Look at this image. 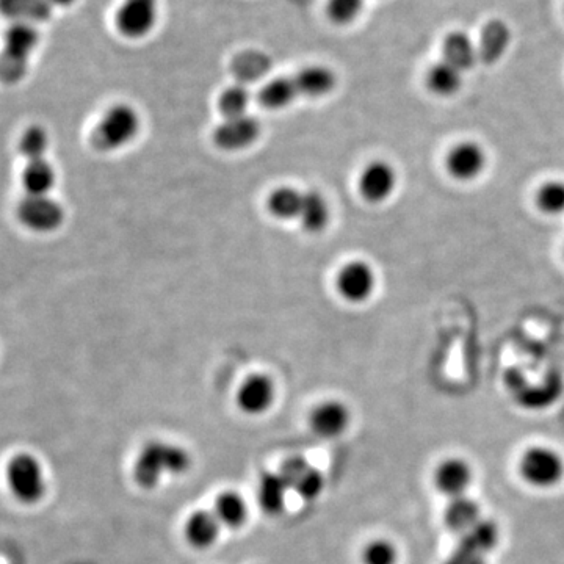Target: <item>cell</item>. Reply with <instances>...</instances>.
<instances>
[{
  "mask_svg": "<svg viewBox=\"0 0 564 564\" xmlns=\"http://www.w3.org/2000/svg\"><path fill=\"white\" fill-rule=\"evenodd\" d=\"M190 466V453L181 445L151 441L138 453L134 463V480L143 489H154L163 478L185 474Z\"/></svg>",
  "mask_w": 564,
  "mask_h": 564,
  "instance_id": "obj_1",
  "label": "cell"
},
{
  "mask_svg": "<svg viewBox=\"0 0 564 564\" xmlns=\"http://www.w3.org/2000/svg\"><path fill=\"white\" fill-rule=\"evenodd\" d=\"M10 491L24 505H37L47 491L46 474L40 460L29 453L16 455L8 464Z\"/></svg>",
  "mask_w": 564,
  "mask_h": 564,
  "instance_id": "obj_2",
  "label": "cell"
},
{
  "mask_svg": "<svg viewBox=\"0 0 564 564\" xmlns=\"http://www.w3.org/2000/svg\"><path fill=\"white\" fill-rule=\"evenodd\" d=\"M519 474L533 488H555L564 478L563 456L544 445L530 447L519 460Z\"/></svg>",
  "mask_w": 564,
  "mask_h": 564,
  "instance_id": "obj_3",
  "label": "cell"
},
{
  "mask_svg": "<svg viewBox=\"0 0 564 564\" xmlns=\"http://www.w3.org/2000/svg\"><path fill=\"white\" fill-rule=\"evenodd\" d=\"M140 131V118L131 105H113L94 131V145L102 151H116L129 145Z\"/></svg>",
  "mask_w": 564,
  "mask_h": 564,
  "instance_id": "obj_4",
  "label": "cell"
},
{
  "mask_svg": "<svg viewBox=\"0 0 564 564\" xmlns=\"http://www.w3.org/2000/svg\"><path fill=\"white\" fill-rule=\"evenodd\" d=\"M18 220L24 228L38 234L57 231L65 221V209L52 196H30L21 199L16 209Z\"/></svg>",
  "mask_w": 564,
  "mask_h": 564,
  "instance_id": "obj_5",
  "label": "cell"
},
{
  "mask_svg": "<svg viewBox=\"0 0 564 564\" xmlns=\"http://www.w3.org/2000/svg\"><path fill=\"white\" fill-rule=\"evenodd\" d=\"M444 167L455 181L474 182L488 168V154L478 141H460L445 154Z\"/></svg>",
  "mask_w": 564,
  "mask_h": 564,
  "instance_id": "obj_6",
  "label": "cell"
},
{
  "mask_svg": "<svg viewBox=\"0 0 564 564\" xmlns=\"http://www.w3.org/2000/svg\"><path fill=\"white\" fill-rule=\"evenodd\" d=\"M159 19V0H123L116 10L115 26L123 37L141 40Z\"/></svg>",
  "mask_w": 564,
  "mask_h": 564,
  "instance_id": "obj_7",
  "label": "cell"
},
{
  "mask_svg": "<svg viewBox=\"0 0 564 564\" xmlns=\"http://www.w3.org/2000/svg\"><path fill=\"white\" fill-rule=\"evenodd\" d=\"M278 472L289 489H293L301 499L308 502L317 499L325 489V478L320 474V470L315 469L303 458H290L282 464Z\"/></svg>",
  "mask_w": 564,
  "mask_h": 564,
  "instance_id": "obj_8",
  "label": "cell"
},
{
  "mask_svg": "<svg viewBox=\"0 0 564 564\" xmlns=\"http://www.w3.org/2000/svg\"><path fill=\"white\" fill-rule=\"evenodd\" d=\"M397 188V171L384 160L370 162L359 178L362 198L372 204H381L394 195Z\"/></svg>",
  "mask_w": 564,
  "mask_h": 564,
  "instance_id": "obj_9",
  "label": "cell"
},
{
  "mask_svg": "<svg viewBox=\"0 0 564 564\" xmlns=\"http://www.w3.org/2000/svg\"><path fill=\"white\" fill-rule=\"evenodd\" d=\"M472 481H474V470L466 460L458 456L445 458L433 472L434 486L450 499L466 496Z\"/></svg>",
  "mask_w": 564,
  "mask_h": 564,
  "instance_id": "obj_10",
  "label": "cell"
},
{
  "mask_svg": "<svg viewBox=\"0 0 564 564\" xmlns=\"http://www.w3.org/2000/svg\"><path fill=\"white\" fill-rule=\"evenodd\" d=\"M376 276L367 262L353 261L340 270L337 290L350 303H364L372 297Z\"/></svg>",
  "mask_w": 564,
  "mask_h": 564,
  "instance_id": "obj_11",
  "label": "cell"
},
{
  "mask_svg": "<svg viewBox=\"0 0 564 564\" xmlns=\"http://www.w3.org/2000/svg\"><path fill=\"white\" fill-rule=\"evenodd\" d=\"M350 409L339 400H328L312 409L309 427L322 439L339 438L350 425Z\"/></svg>",
  "mask_w": 564,
  "mask_h": 564,
  "instance_id": "obj_12",
  "label": "cell"
},
{
  "mask_svg": "<svg viewBox=\"0 0 564 564\" xmlns=\"http://www.w3.org/2000/svg\"><path fill=\"white\" fill-rule=\"evenodd\" d=\"M275 395V383L267 375H253L240 386L237 405L248 416H259L272 408Z\"/></svg>",
  "mask_w": 564,
  "mask_h": 564,
  "instance_id": "obj_13",
  "label": "cell"
},
{
  "mask_svg": "<svg viewBox=\"0 0 564 564\" xmlns=\"http://www.w3.org/2000/svg\"><path fill=\"white\" fill-rule=\"evenodd\" d=\"M261 132V126L253 116L242 115L226 118L215 131V141L221 149L239 151L250 146Z\"/></svg>",
  "mask_w": 564,
  "mask_h": 564,
  "instance_id": "obj_14",
  "label": "cell"
},
{
  "mask_svg": "<svg viewBox=\"0 0 564 564\" xmlns=\"http://www.w3.org/2000/svg\"><path fill=\"white\" fill-rule=\"evenodd\" d=\"M301 98H322L336 87V74L322 65L306 66L292 76Z\"/></svg>",
  "mask_w": 564,
  "mask_h": 564,
  "instance_id": "obj_15",
  "label": "cell"
},
{
  "mask_svg": "<svg viewBox=\"0 0 564 564\" xmlns=\"http://www.w3.org/2000/svg\"><path fill=\"white\" fill-rule=\"evenodd\" d=\"M220 528V521L214 511L198 510L190 514L185 522V539L196 549H209L217 543Z\"/></svg>",
  "mask_w": 564,
  "mask_h": 564,
  "instance_id": "obj_16",
  "label": "cell"
},
{
  "mask_svg": "<svg viewBox=\"0 0 564 564\" xmlns=\"http://www.w3.org/2000/svg\"><path fill=\"white\" fill-rule=\"evenodd\" d=\"M21 181L26 195H51L57 184V171L47 159L32 160V162H27L26 167L22 170Z\"/></svg>",
  "mask_w": 564,
  "mask_h": 564,
  "instance_id": "obj_17",
  "label": "cell"
},
{
  "mask_svg": "<svg viewBox=\"0 0 564 564\" xmlns=\"http://www.w3.org/2000/svg\"><path fill=\"white\" fill-rule=\"evenodd\" d=\"M40 43V33L33 24L15 22L5 33V52L13 62H24Z\"/></svg>",
  "mask_w": 564,
  "mask_h": 564,
  "instance_id": "obj_18",
  "label": "cell"
},
{
  "mask_svg": "<svg viewBox=\"0 0 564 564\" xmlns=\"http://www.w3.org/2000/svg\"><path fill=\"white\" fill-rule=\"evenodd\" d=\"M289 491V486L279 472H267L262 475L259 486H257L259 507L270 516H276L286 507V497Z\"/></svg>",
  "mask_w": 564,
  "mask_h": 564,
  "instance_id": "obj_19",
  "label": "cell"
},
{
  "mask_svg": "<svg viewBox=\"0 0 564 564\" xmlns=\"http://www.w3.org/2000/svg\"><path fill=\"white\" fill-rule=\"evenodd\" d=\"M481 519V508L474 499L470 497H456L450 499L449 505L444 511L445 525L452 530L453 533L463 536L469 532Z\"/></svg>",
  "mask_w": 564,
  "mask_h": 564,
  "instance_id": "obj_20",
  "label": "cell"
},
{
  "mask_svg": "<svg viewBox=\"0 0 564 564\" xmlns=\"http://www.w3.org/2000/svg\"><path fill=\"white\" fill-rule=\"evenodd\" d=\"M442 60L460 69L461 73L477 63V47L463 32H452L445 37L442 44Z\"/></svg>",
  "mask_w": 564,
  "mask_h": 564,
  "instance_id": "obj_21",
  "label": "cell"
},
{
  "mask_svg": "<svg viewBox=\"0 0 564 564\" xmlns=\"http://www.w3.org/2000/svg\"><path fill=\"white\" fill-rule=\"evenodd\" d=\"M463 87V73L460 69L450 63H434L427 73V88L430 93L436 94L439 98H450L455 96Z\"/></svg>",
  "mask_w": 564,
  "mask_h": 564,
  "instance_id": "obj_22",
  "label": "cell"
},
{
  "mask_svg": "<svg viewBox=\"0 0 564 564\" xmlns=\"http://www.w3.org/2000/svg\"><path fill=\"white\" fill-rule=\"evenodd\" d=\"M0 13L16 22L35 24L51 18L52 5L49 0H0Z\"/></svg>",
  "mask_w": 564,
  "mask_h": 564,
  "instance_id": "obj_23",
  "label": "cell"
},
{
  "mask_svg": "<svg viewBox=\"0 0 564 564\" xmlns=\"http://www.w3.org/2000/svg\"><path fill=\"white\" fill-rule=\"evenodd\" d=\"M500 530L496 522L483 519L470 528L469 532L461 536L460 546L466 549L474 550L477 554L486 555L491 554L492 550L496 549L499 544Z\"/></svg>",
  "mask_w": 564,
  "mask_h": 564,
  "instance_id": "obj_24",
  "label": "cell"
},
{
  "mask_svg": "<svg viewBox=\"0 0 564 564\" xmlns=\"http://www.w3.org/2000/svg\"><path fill=\"white\" fill-rule=\"evenodd\" d=\"M214 513L220 524L228 528H240L248 519L245 499L234 491H225L218 496Z\"/></svg>",
  "mask_w": 564,
  "mask_h": 564,
  "instance_id": "obj_25",
  "label": "cell"
},
{
  "mask_svg": "<svg viewBox=\"0 0 564 564\" xmlns=\"http://www.w3.org/2000/svg\"><path fill=\"white\" fill-rule=\"evenodd\" d=\"M297 98L300 96H298L292 77H278V79L270 80L257 94L259 102L267 109L273 110L284 109Z\"/></svg>",
  "mask_w": 564,
  "mask_h": 564,
  "instance_id": "obj_26",
  "label": "cell"
},
{
  "mask_svg": "<svg viewBox=\"0 0 564 564\" xmlns=\"http://www.w3.org/2000/svg\"><path fill=\"white\" fill-rule=\"evenodd\" d=\"M298 220L301 221V226L306 231H323L329 221V207L326 199L319 192L303 193V206H301Z\"/></svg>",
  "mask_w": 564,
  "mask_h": 564,
  "instance_id": "obj_27",
  "label": "cell"
},
{
  "mask_svg": "<svg viewBox=\"0 0 564 564\" xmlns=\"http://www.w3.org/2000/svg\"><path fill=\"white\" fill-rule=\"evenodd\" d=\"M536 209L547 217L564 214V181L550 179L539 185L535 192Z\"/></svg>",
  "mask_w": 564,
  "mask_h": 564,
  "instance_id": "obj_28",
  "label": "cell"
},
{
  "mask_svg": "<svg viewBox=\"0 0 564 564\" xmlns=\"http://www.w3.org/2000/svg\"><path fill=\"white\" fill-rule=\"evenodd\" d=\"M303 193L292 187H281L268 199V209L281 220H295L300 217Z\"/></svg>",
  "mask_w": 564,
  "mask_h": 564,
  "instance_id": "obj_29",
  "label": "cell"
},
{
  "mask_svg": "<svg viewBox=\"0 0 564 564\" xmlns=\"http://www.w3.org/2000/svg\"><path fill=\"white\" fill-rule=\"evenodd\" d=\"M270 69V60L261 52L250 51L235 58L232 71L243 84L262 79Z\"/></svg>",
  "mask_w": 564,
  "mask_h": 564,
  "instance_id": "obj_30",
  "label": "cell"
},
{
  "mask_svg": "<svg viewBox=\"0 0 564 564\" xmlns=\"http://www.w3.org/2000/svg\"><path fill=\"white\" fill-rule=\"evenodd\" d=\"M51 145L49 134L41 126H30L24 131L19 140V152L21 156L32 162V160L46 159L47 149Z\"/></svg>",
  "mask_w": 564,
  "mask_h": 564,
  "instance_id": "obj_31",
  "label": "cell"
},
{
  "mask_svg": "<svg viewBox=\"0 0 564 564\" xmlns=\"http://www.w3.org/2000/svg\"><path fill=\"white\" fill-rule=\"evenodd\" d=\"M251 94L245 85L237 84L226 88L220 96V110L225 118L246 115L248 105H250Z\"/></svg>",
  "mask_w": 564,
  "mask_h": 564,
  "instance_id": "obj_32",
  "label": "cell"
},
{
  "mask_svg": "<svg viewBox=\"0 0 564 564\" xmlns=\"http://www.w3.org/2000/svg\"><path fill=\"white\" fill-rule=\"evenodd\" d=\"M362 564H397L398 549L389 539H373L362 549Z\"/></svg>",
  "mask_w": 564,
  "mask_h": 564,
  "instance_id": "obj_33",
  "label": "cell"
},
{
  "mask_svg": "<svg viewBox=\"0 0 564 564\" xmlns=\"http://www.w3.org/2000/svg\"><path fill=\"white\" fill-rule=\"evenodd\" d=\"M364 4L366 0H328L326 15L337 26H347L359 18Z\"/></svg>",
  "mask_w": 564,
  "mask_h": 564,
  "instance_id": "obj_34",
  "label": "cell"
},
{
  "mask_svg": "<svg viewBox=\"0 0 564 564\" xmlns=\"http://www.w3.org/2000/svg\"><path fill=\"white\" fill-rule=\"evenodd\" d=\"M445 564H486V557L477 554L474 550L458 546L455 550H453L452 555L447 558Z\"/></svg>",
  "mask_w": 564,
  "mask_h": 564,
  "instance_id": "obj_35",
  "label": "cell"
},
{
  "mask_svg": "<svg viewBox=\"0 0 564 564\" xmlns=\"http://www.w3.org/2000/svg\"><path fill=\"white\" fill-rule=\"evenodd\" d=\"M77 0H49V4L52 5V7H62V8H66V7H71V5L76 4Z\"/></svg>",
  "mask_w": 564,
  "mask_h": 564,
  "instance_id": "obj_36",
  "label": "cell"
}]
</instances>
